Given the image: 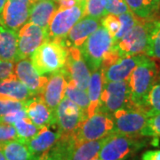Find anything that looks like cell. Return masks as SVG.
Here are the masks:
<instances>
[{"instance_id":"obj_1","label":"cell","mask_w":160,"mask_h":160,"mask_svg":"<svg viewBox=\"0 0 160 160\" xmlns=\"http://www.w3.org/2000/svg\"><path fill=\"white\" fill-rule=\"evenodd\" d=\"M158 77V69L156 62L149 56H145L127 79L132 107L143 110L146 97Z\"/></svg>"},{"instance_id":"obj_2","label":"cell","mask_w":160,"mask_h":160,"mask_svg":"<svg viewBox=\"0 0 160 160\" xmlns=\"http://www.w3.org/2000/svg\"><path fill=\"white\" fill-rule=\"evenodd\" d=\"M31 56V62L38 73L42 77H48L63 69L68 48L60 40L48 39Z\"/></svg>"},{"instance_id":"obj_3","label":"cell","mask_w":160,"mask_h":160,"mask_svg":"<svg viewBox=\"0 0 160 160\" xmlns=\"http://www.w3.org/2000/svg\"><path fill=\"white\" fill-rule=\"evenodd\" d=\"M115 44L114 38L101 25L80 46V52L91 73L101 68L103 59Z\"/></svg>"},{"instance_id":"obj_4","label":"cell","mask_w":160,"mask_h":160,"mask_svg":"<svg viewBox=\"0 0 160 160\" xmlns=\"http://www.w3.org/2000/svg\"><path fill=\"white\" fill-rule=\"evenodd\" d=\"M114 123L111 115L97 110L86 118L70 134L75 144L107 137L113 132Z\"/></svg>"},{"instance_id":"obj_5","label":"cell","mask_w":160,"mask_h":160,"mask_svg":"<svg viewBox=\"0 0 160 160\" xmlns=\"http://www.w3.org/2000/svg\"><path fill=\"white\" fill-rule=\"evenodd\" d=\"M139 136L112 132L100 149L98 158L102 160H126L146 145Z\"/></svg>"},{"instance_id":"obj_6","label":"cell","mask_w":160,"mask_h":160,"mask_svg":"<svg viewBox=\"0 0 160 160\" xmlns=\"http://www.w3.org/2000/svg\"><path fill=\"white\" fill-rule=\"evenodd\" d=\"M132 107L127 80L105 82L98 110L111 115L115 111Z\"/></svg>"},{"instance_id":"obj_7","label":"cell","mask_w":160,"mask_h":160,"mask_svg":"<svg viewBox=\"0 0 160 160\" xmlns=\"http://www.w3.org/2000/svg\"><path fill=\"white\" fill-rule=\"evenodd\" d=\"M148 21L139 19L137 23L115 44V47L118 52L120 57L145 53L148 45Z\"/></svg>"},{"instance_id":"obj_8","label":"cell","mask_w":160,"mask_h":160,"mask_svg":"<svg viewBox=\"0 0 160 160\" xmlns=\"http://www.w3.org/2000/svg\"><path fill=\"white\" fill-rule=\"evenodd\" d=\"M116 133L129 136H141V132L146 125L148 116L142 109L137 108H124L111 114Z\"/></svg>"},{"instance_id":"obj_9","label":"cell","mask_w":160,"mask_h":160,"mask_svg":"<svg viewBox=\"0 0 160 160\" xmlns=\"http://www.w3.org/2000/svg\"><path fill=\"white\" fill-rule=\"evenodd\" d=\"M85 5L77 3L67 9H58L52 16L48 25L47 34L49 39L60 40L69 32L76 23L84 17Z\"/></svg>"},{"instance_id":"obj_10","label":"cell","mask_w":160,"mask_h":160,"mask_svg":"<svg viewBox=\"0 0 160 160\" xmlns=\"http://www.w3.org/2000/svg\"><path fill=\"white\" fill-rule=\"evenodd\" d=\"M48 39L46 29L33 23L26 22L18 30L17 60L29 58Z\"/></svg>"},{"instance_id":"obj_11","label":"cell","mask_w":160,"mask_h":160,"mask_svg":"<svg viewBox=\"0 0 160 160\" xmlns=\"http://www.w3.org/2000/svg\"><path fill=\"white\" fill-rule=\"evenodd\" d=\"M86 118L83 110L66 96L62 98L55 109V126L62 135L71 134Z\"/></svg>"},{"instance_id":"obj_12","label":"cell","mask_w":160,"mask_h":160,"mask_svg":"<svg viewBox=\"0 0 160 160\" xmlns=\"http://www.w3.org/2000/svg\"><path fill=\"white\" fill-rule=\"evenodd\" d=\"M67 80H71L80 89L86 90L91 71L82 56L78 47H69L66 63L62 69Z\"/></svg>"},{"instance_id":"obj_13","label":"cell","mask_w":160,"mask_h":160,"mask_svg":"<svg viewBox=\"0 0 160 160\" xmlns=\"http://www.w3.org/2000/svg\"><path fill=\"white\" fill-rule=\"evenodd\" d=\"M36 2L37 0H6L0 12V23L18 31L28 22L30 8Z\"/></svg>"},{"instance_id":"obj_14","label":"cell","mask_w":160,"mask_h":160,"mask_svg":"<svg viewBox=\"0 0 160 160\" xmlns=\"http://www.w3.org/2000/svg\"><path fill=\"white\" fill-rule=\"evenodd\" d=\"M14 62L13 72L15 77L34 95H39L48 77L40 76L29 58L19 59Z\"/></svg>"},{"instance_id":"obj_15","label":"cell","mask_w":160,"mask_h":160,"mask_svg":"<svg viewBox=\"0 0 160 160\" xmlns=\"http://www.w3.org/2000/svg\"><path fill=\"white\" fill-rule=\"evenodd\" d=\"M67 78L62 70L48 76L47 81L40 92L39 96L48 106V108L55 112V109L64 97L67 86Z\"/></svg>"},{"instance_id":"obj_16","label":"cell","mask_w":160,"mask_h":160,"mask_svg":"<svg viewBox=\"0 0 160 160\" xmlns=\"http://www.w3.org/2000/svg\"><path fill=\"white\" fill-rule=\"evenodd\" d=\"M102 25L101 20L84 16L69 30V32L63 38L60 39L67 48L78 47Z\"/></svg>"},{"instance_id":"obj_17","label":"cell","mask_w":160,"mask_h":160,"mask_svg":"<svg viewBox=\"0 0 160 160\" xmlns=\"http://www.w3.org/2000/svg\"><path fill=\"white\" fill-rule=\"evenodd\" d=\"M26 113L30 121L38 127H51L56 124L55 112L48 108V106L41 99L39 95L28 100L26 102Z\"/></svg>"},{"instance_id":"obj_18","label":"cell","mask_w":160,"mask_h":160,"mask_svg":"<svg viewBox=\"0 0 160 160\" xmlns=\"http://www.w3.org/2000/svg\"><path fill=\"white\" fill-rule=\"evenodd\" d=\"M146 55L138 54L119 59L118 62L102 69L105 82L125 81L129 78L132 71L142 61Z\"/></svg>"},{"instance_id":"obj_19","label":"cell","mask_w":160,"mask_h":160,"mask_svg":"<svg viewBox=\"0 0 160 160\" xmlns=\"http://www.w3.org/2000/svg\"><path fill=\"white\" fill-rule=\"evenodd\" d=\"M61 132L50 130L49 127H41L34 137L24 142L29 148L30 152L35 156L43 157L61 137Z\"/></svg>"},{"instance_id":"obj_20","label":"cell","mask_w":160,"mask_h":160,"mask_svg":"<svg viewBox=\"0 0 160 160\" xmlns=\"http://www.w3.org/2000/svg\"><path fill=\"white\" fill-rule=\"evenodd\" d=\"M57 10V3L53 0L37 1L30 8L29 20L27 22L36 24L42 29L47 30L52 16Z\"/></svg>"},{"instance_id":"obj_21","label":"cell","mask_w":160,"mask_h":160,"mask_svg":"<svg viewBox=\"0 0 160 160\" xmlns=\"http://www.w3.org/2000/svg\"><path fill=\"white\" fill-rule=\"evenodd\" d=\"M18 52V31L0 23V59L15 62Z\"/></svg>"},{"instance_id":"obj_22","label":"cell","mask_w":160,"mask_h":160,"mask_svg":"<svg viewBox=\"0 0 160 160\" xmlns=\"http://www.w3.org/2000/svg\"><path fill=\"white\" fill-rule=\"evenodd\" d=\"M104 83H105V81H104V78H103L102 69L100 68L97 70L92 72L89 84H88L87 89H86L89 101H90V105H89L88 111H87V118L98 110Z\"/></svg>"},{"instance_id":"obj_23","label":"cell","mask_w":160,"mask_h":160,"mask_svg":"<svg viewBox=\"0 0 160 160\" xmlns=\"http://www.w3.org/2000/svg\"><path fill=\"white\" fill-rule=\"evenodd\" d=\"M0 96L11 98L20 102H27L36 95L15 77L0 82Z\"/></svg>"},{"instance_id":"obj_24","label":"cell","mask_w":160,"mask_h":160,"mask_svg":"<svg viewBox=\"0 0 160 160\" xmlns=\"http://www.w3.org/2000/svg\"><path fill=\"white\" fill-rule=\"evenodd\" d=\"M0 149L6 160H40L42 158L32 154L27 145L19 140L1 143Z\"/></svg>"},{"instance_id":"obj_25","label":"cell","mask_w":160,"mask_h":160,"mask_svg":"<svg viewBox=\"0 0 160 160\" xmlns=\"http://www.w3.org/2000/svg\"><path fill=\"white\" fill-rule=\"evenodd\" d=\"M129 10L139 19L152 20L160 8V0H124Z\"/></svg>"},{"instance_id":"obj_26","label":"cell","mask_w":160,"mask_h":160,"mask_svg":"<svg viewBox=\"0 0 160 160\" xmlns=\"http://www.w3.org/2000/svg\"><path fill=\"white\" fill-rule=\"evenodd\" d=\"M107 137L80 143L72 150L68 160H92L96 158Z\"/></svg>"},{"instance_id":"obj_27","label":"cell","mask_w":160,"mask_h":160,"mask_svg":"<svg viewBox=\"0 0 160 160\" xmlns=\"http://www.w3.org/2000/svg\"><path fill=\"white\" fill-rule=\"evenodd\" d=\"M148 45L145 55L160 61V20H149Z\"/></svg>"},{"instance_id":"obj_28","label":"cell","mask_w":160,"mask_h":160,"mask_svg":"<svg viewBox=\"0 0 160 160\" xmlns=\"http://www.w3.org/2000/svg\"><path fill=\"white\" fill-rule=\"evenodd\" d=\"M64 96L69 98L70 101L76 103L83 110L84 114L87 118V111L90 105V101L86 90L80 89L71 80H68Z\"/></svg>"},{"instance_id":"obj_29","label":"cell","mask_w":160,"mask_h":160,"mask_svg":"<svg viewBox=\"0 0 160 160\" xmlns=\"http://www.w3.org/2000/svg\"><path fill=\"white\" fill-rule=\"evenodd\" d=\"M143 111L149 117L160 113V78L158 77L146 97Z\"/></svg>"},{"instance_id":"obj_30","label":"cell","mask_w":160,"mask_h":160,"mask_svg":"<svg viewBox=\"0 0 160 160\" xmlns=\"http://www.w3.org/2000/svg\"><path fill=\"white\" fill-rule=\"evenodd\" d=\"M12 126L16 130L18 140L22 142H26L27 141L34 137L40 129L30 121L28 117L18 120Z\"/></svg>"},{"instance_id":"obj_31","label":"cell","mask_w":160,"mask_h":160,"mask_svg":"<svg viewBox=\"0 0 160 160\" xmlns=\"http://www.w3.org/2000/svg\"><path fill=\"white\" fill-rule=\"evenodd\" d=\"M106 14H108L106 11V0H86L84 16L102 20Z\"/></svg>"},{"instance_id":"obj_32","label":"cell","mask_w":160,"mask_h":160,"mask_svg":"<svg viewBox=\"0 0 160 160\" xmlns=\"http://www.w3.org/2000/svg\"><path fill=\"white\" fill-rule=\"evenodd\" d=\"M120 21V29L118 32L115 35L114 39L116 43L120 40L130 29L137 23L139 18L136 17L131 11L124 12L120 15H118Z\"/></svg>"},{"instance_id":"obj_33","label":"cell","mask_w":160,"mask_h":160,"mask_svg":"<svg viewBox=\"0 0 160 160\" xmlns=\"http://www.w3.org/2000/svg\"><path fill=\"white\" fill-rule=\"evenodd\" d=\"M141 136L160 138V113L148 118L146 125L141 132Z\"/></svg>"},{"instance_id":"obj_34","label":"cell","mask_w":160,"mask_h":160,"mask_svg":"<svg viewBox=\"0 0 160 160\" xmlns=\"http://www.w3.org/2000/svg\"><path fill=\"white\" fill-rule=\"evenodd\" d=\"M26 102H20L11 98L0 96V117L6 116L13 111L25 109Z\"/></svg>"},{"instance_id":"obj_35","label":"cell","mask_w":160,"mask_h":160,"mask_svg":"<svg viewBox=\"0 0 160 160\" xmlns=\"http://www.w3.org/2000/svg\"><path fill=\"white\" fill-rule=\"evenodd\" d=\"M102 25L109 31V33L113 38L118 32L120 29V21L118 15L108 13L101 20Z\"/></svg>"},{"instance_id":"obj_36","label":"cell","mask_w":160,"mask_h":160,"mask_svg":"<svg viewBox=\"0 0 160 160\" xmlns=\"http://www.w3.org/2000/svg\"><path fill=\"white\" fill-rule=\"evenodd\" d=\"M106 11L110 14L120 15L130 10L124 0H106Z\"/></svg>"},{"instance_id":"obj_37","label":"cell","mask_w":160,"mask_h":160,"mask_svg":"<svg viewBox=\"0 0 160 160\" xmlns=\"http://www.w3.org/2000/svg\"><path fill=\"white\" fill-rule=\"evenodd\" d=\"M18 140L17 132L12 125L0 123V144Z\"/></svg>"},{"instance_id":"obj_38","label":"cell","mask_w":160,"mask_h":160,"mask_svg":"<svg viewBox=\"0 0 160 160\" xmlns=\"http://www.w3.org/2000/svg\"><path fill=\"white\" fill-rule=\"evenodd\" d=\"M14 62L0 59V82L15 78L13 72Z\"/></svg>"},{"instance_id":"obj_39","label":"cell","mask_w":160,"mask_h":160,"mask_svg":"<svg viewBox=\"0 0 160 160\" xmlns=\"http://www.w3.org/2000/svg\"><path fill=\"white\" fill-rule=\"evenodd\" d=\"M27 117L26 109H20L17 111H13L9 114L0 117V123H5V124H9V125H13L18 120Z\"/></svg>"},{"instance_id":"obj_40","label":"cell","mask_w":160,"mask_h":160,"mask_svg":"<svg viewBox=\"0 0 160 160\" xmlns=\"http://www.w3.org/2000/svg\"><path fill=\"white\" fill-rule=\"evenodd\" d=\"M142 160H160V149L147 150L142 156Z\"/></svg>"},{"instance_id":"obj_41","label":"cell","mask_w":160,"mask_h":160,"mask_svg":"<svg viewBox=\"0 0 160 160\" xmlns=\"http://www.w3.org/2000/svg\"><path fill=\"white\" fill-rule=\"evenodd\" d=\"M58 9H67L75 6L78 1L77 0H56Z\"/></svg>"},{"instance_id":"obj_42","label":"cell","mask_w":160,"mask_h":160,"mask_svg":"<svg viewBox=\"0 0 160 160\" xmlns=\"http://www.w3.org/2000/svg\"><path fill=\"white\" fill-rule=\"evenodd\" d=\"M40 160H56L55 158H53L52 156H50V155L48 154V153H46V154H45L42 158H41V159Z\"/></svg>"},{"instance_id":"obj_43","label":"cell","mask_w":160,"mask_h":160,"mask_svg":"<svg viewBox=\"0 0 160 160\" xmlns=\"http://www.w3.org/2000/svg\"><path fill=\"white\" fill-rule=\"evenodd\" d=\"M6 0H0V12H2L3 10V7L5 6V4H6Z\"/></svg>"},{"instance_id":"obj_44","label":"cell","mask_w":160,"mask_h":160,"mask_svg":"<svg viewBox=\"0 0 160 160\" xmlns=\"http://www.w3.org/2000/svg\"><path fill=\"white\" fill-rule=\"evenodd\" d=\"M0 160H6V157H5V155L4 153L2 152V150L0 149Z\"/></svg>"},{"instance_id":"obj_45","label":"cell","mask_w":160,"mask_h":160,"mask_svg":"<svg viewBox=\"0 0 160 160\" xmlns=\"http://www.w3.org/2000/svg\"><path fill=\"white\" fill-rule=\"evenodd\" d=\"M77 1H78V3H81V4H84V5H85L86 0H77Z\"/></svg>"},{"instance_id":"obj_46","label":"cell","mask_w":160,"mask_h":160,"mask_svg":"<svg viewBox=\"0 0 160 160\" xmlns=\"http://www.w3.org/2000/svg\"><path fill=\"white\" fill-rule=\"evenodd\" d=\"M92 160H102V159H100V158H94V159H92Z\"/></svg>"},{"instance_id":"obj_47","label":"cell","mask_w":160,"mask_h":160,"mask_svg":"<svg viewBox=\"0 0 160 160\" xmlns=\"http://www.w3.org/2000/svg\"><path fill=\"white\" fill-rule=\"evenodd\" d=\"M37 1H40V0H37ZM53 1H56V0H53Z\"/></svg>"}]
</instances>
